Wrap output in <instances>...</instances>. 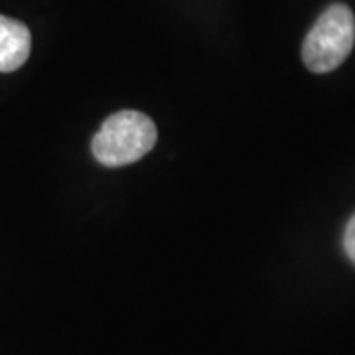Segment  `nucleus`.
<instances>
[{
  "mask_svg": "<svg viewBox=\"0 0 355 355\" xmlns=\"http://www.w3.org/2000/svg\"><path fill=\"white\" fill-rule=\"evenodd\" d=\"M158 132L150 116L139 111L111 114L93 137L91 150L95 160L109 168L132 164L150 153Z\"/></svg>",
  "mask_w": 355,
  "mask_h": 355,
  "instance_id": "nucleus-1",
  "label": "nucleus"
},
{
  "mask_svg": "<svg viewBox=\"0 0 355 355\" xmlns=\"http://www.w3.org/2000/svg\"><path fill=\"white\" fill-rule=\"evenodd\" d=\"M355 44V16L345 4H331L320 14L302 44L304 65L314 73H330L347 60Z\"/></svg>",
  "mask_w": 355,
  "mask_h": 355,
  "instance_id": "nucleus-2",
  "label": "nucleus"
},
{
  "mask_svg": "<svg viewBox=\"0 0 355 355\" xmlns=\"http://www.w3.org/2000/svg\"><path fill=\"white\" fill-rule=\"evenodd\" d=\"M32 50L30 30L22 22L0 16V73H10L22 67Z\"/></svg>",
  "mask_w": 355,
  "mask_h": 355,
  "instance_id": "nucleus-3",
  "label": "nucleus"
},
{
  "mask_svg": "<svg viewBox=\"0 0 355 355\" xmlns=\"http://www.w3.org/2000/svg\"><path fill=\"white\" fill-rule=\"evenodd\" d=\"M343 249L347 257L352 259V263L355 265V216L349 219L347 227H345V235H343Z\"/></svg>",
  "mask_w": 355,
  "mask_h": 355,
  "instance_id": "nucleus-4",
  "label": "nucleus"
}]
</instances>
